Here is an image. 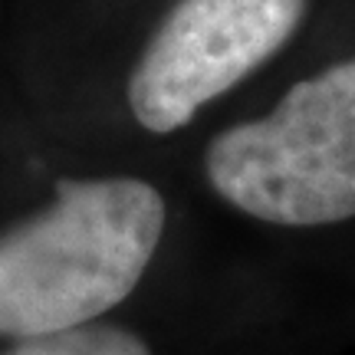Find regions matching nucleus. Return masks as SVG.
<instances>
[{
    "label": "nucleus",
    "instance_id": "2",
    "mask_svg": "<svg viewBox=\"0 0 355 355\" xmlns=\"http://www.w3.org/2000/svg\"><path fill=\"white\" fill-rule=\"evenodd\" d=\"M204 171L224 201L266 224L355 217V60L296 83L263 119L224 128Z\"/></svg>",
    "mask_w": 355,
    "mask_h": 355
},
{
    "label": "nucleus",
    "instance_id": "1",
    "mask_svg": "<svg viewBox=\"0 0 355 355\" xmlns=\"http://www.w3.org/2000/svg\"><path fill=\"white\" fill-rule=\"evenodd\" d=\"M165 198L141 178L60 181L56 201L0 234V336L92 326L152 263Z\"/></svg>",
    "mask_w": 355,
    "mask_h": 355
},
{
    "label": "nucleus",
    "instance_id": "4",
    "mask_svg": "<svg viewBox=\"0 0 355 355\" xmlns=\"http://www.w3.org/2000/svg\"><path fill=\"white\" fill-rule=\"evenodd\" d=\"M0 355H152V349L135 332L122 326H83V329L17 339Z\"/></svg>",
    "mask_w": 355,
    "mask_h": 355
},
{
    "label": "nucleus",
    "instance_id": "3",
    "mask_svg": "<svg viewBox=\"0 0 355 355\" xmlns=\"http://www.w3.org/2000/svg\"><path fill=\"white\" fill-rule=\"evenodd\" d=\"M306 0H178L128 79L141 128L175 132L293 37Z\"/></svg>",
    "mask_w": 355,
    "mask_h": 355
}]
</instances>
